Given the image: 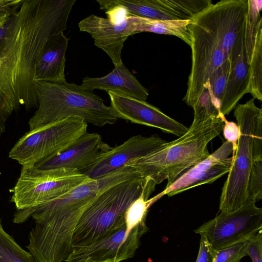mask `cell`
Here are the masks:
<instances>
[{"mask_svg":"<svg viewBox=\"0 0 262 262\" xmlns=\"http://www.w3.org/2000/svg\"><path fill=\"white\" fill-rule=\"evenodd\" d=\"M23 2V0H0V27L8 23Z\"/></svg>","mask_w":262,"mask_h":262,"instance_id":"cell-28","label":"cell"},{"mask_svg":"<svg viewBox=\"0 0 262 262\" xmlns=\"http://www.w3.org/2000/svg\"><path fill=\"white\" fill-rule=\"evenodd\" d=\"M76 0H23L0 41V137L9 117L37 107L36 67L51 36L67 29Z\"/></svg>","mask_w":262,"mask_h":262,"instance_id":"cell-1","label":"cell"},{"mask_svg":"<svg viewBox=\"0 0 262 262\" xmlns=\"http://www.w3.org/2000/svg\"><path fill=\"white\" fill-rule=\"evenodd\" d=\"M0 262H36L33 255L22 249L3 229L0 221Z\"/></svg>","mask_w":262,"mask_h":262,"instance_id":"cell-24","label":"cell"},{"mask_svg":"<svg viewBox=\"0 0 262 262\" xmlns=\"http://www.w3.org/2000/svg\"><path fill=\"white\" fill-rule=\"evenodd\" d=\"M166 142L156 135L132 136L101 155L92 165L80 172L93 180L100 178L119 170L133 160L147 155Z\"/></svg>","mask_w":262,"mask_h":262,"instance_id":"cell-13","label":"cell"},{"mask_svg":"<svg viewBox=\"0 0 262 262\" xmlns=\"http://www.w3.org/2000/svg\"><path fill=\"white\" fill-rule=\"evenodd\" d=\"M8 21L5 25L0 27V41L4 37L6 34L8 26Z\"/></svg>","mask_w":262,"mask_h":262,"instance_id":"cell-32","label":"cell"},{"mask_svg":"<svg viewBox=\"0 0 262 262\" xmlns=\"http://www.w3.org/2000/svg\"><path fill=\"white\" fill-rule=\"evenodd\" d=\"M248 255L252 262H262V230L248 238Z\"/></svg>","mask_w":262,"mask_h":262,"instance_id":"cell-29","label":"cell"},{"mask_svg":"<svg viewBox=\"0 0 262 262\" xmlns=\"http://www.w3.org/2000/svg\"><path fill=\"white\" fill-rule=\"evenodd\" d=\"M233 152L232 144L227 141L212 154L184 172L171 185L151 198L154 204L165 195L172 196L193 187L210 184L228 173L233 160L229 157Z\"/></svg>","mask_w":262,"mask_h":262,"instance_id":"cell-12","label":"cell"},{"mask_svg":"<svg viewBox=\"0 0 262 262\" xmlns=\"http://www.w3.org/2000/svg\"><path fill=\"white\" fill-rule=\"evenodd\" d=\"M80 85L88 91L99 89L143 101H146L149 95L148 90L141 84L123 63L115 66L111 72L103 77L86 76Z\"/></svg>","mask_w":262,"mask_h":262,"instance_id":"cell-19","label":"cell"},{"mask_svg":"<svg viewBox=\"0 0 262 262\" xmlns=\"http://www.w3.org/2000/svg\"><path fill=\"white\" fill-rule=\"evenodd\" d=\"M262 230V209L248 200L241 207L230 212H221L194 230L205 236L217 250L247 239Z\"/></svg>","mask_w":262,"mask_h":262,"instance_id":"cell-10","label":"cell"},{"mask_svg":"<svg viewBox=\"0 0 262 262\" xmlns=\"http://www.w3.org/2000/svg\"><path fill=\"white\" fill-rule=\"evenodd\" d=\"M101 10L117 9L122 18L138 17L159 20H186L173 0H97Z\"/></svg>","mask_w":262,"mask_h":262,"instance_id":"cell-17","label":"cell"},{"mask_svg":"<svg viewBox=\"0 0 262 262\" xmlns=\"http://www.w3.org/2000/svg\"><path fill=\"white\" fill-rule=\"evenodd\" d=\"M68 38L61 32L47 40L38 60L34 80L50 82H66L64 75Z\"/></svg>","mask_w":262,"mask_h":262,"instance_id":"cell-20","label":"cell"},{"mask_svg":"<svg viewBox=\"0 0 262 262\" xmlns=\"http://www.w3.org/2000/svg\"><path fill=\"white\" fill-rule=\"evenodd\" d=\"M133 34L148 32L174 36L189 46L190 35L188 25L190 20H159L129 17Z\"/></svg>","mask_w":262,"mask_h":262,"instance_id":"cell-21","label":"cell"},{"mask_svg":"<svg viewBox=\"0 0 262 262\" xmlns=\"http://www.w3.org/2000/svg\"><path fill=\"white\" fill-rule=\"evenodd\" d=\"M230 70V59L226 60L210 76L206 86L215 104L220 107Z\"/></svg>","mask_w":262,"mask_h":262,"instance_id":"cell-25","label":"cell"},{"mask_svg":"<svg viewBox=\"0 0 262 262\" xmlns=\"http://www.w3.org/2000/svg\"><path fill=\"white\" fill-rule=\"evenodd\" d=\"M249 93L254 99L262 100V29L255 40L252 59L249 64Z\"/></svg>","mask_w":262,"mask_h":262,"instance_id":"cell-23","label":"cell"},{"mask_svg":"<svg viewBox=\"0 0 262 262\" xmlns=\"http://www.w3.org/2000/svg\"><path fill=\"white\" fill-rule=\"evenodd\" d=\"M216 250L214 249L207 238L201 235L200 248L195 262H214Z\"/></svg>","mask_w":262,"mask_h":262,"instance_id":"cell-31","label":"cell"},{"mask_svg":"<svg viewBox=\"0 0 262 262\" xmlns=\"http://www.w3.org/2000/svg\"><path fill=\"white\" fill-rule=\"evenodd\" d=\"M35 85L38 106L28 121L30 130L68 117L80 118L99 127L113 124L118 119L101 97L81 85L43 81H35Z\"/></svg>","mask_w":262,"mask_h":262,"instance_id":"cell-5","label":"cell"},{"mask_svg":"<svg viewBox=\"0 0 262 262\" xmlns=\"http://www.w3.org/2000/svg\"><path fill=\"white\" fill-rule=\"evenodd\" d=\"M248 8L244 28V48L248 63L249 64L253 55L257 35L262 29V19L260 12L262 1L248 0Z\"/></svg>","mask_w":262,"mask_h":262,"instance_id":"cell-22","label":"cell"},{"mask_svg":"<svg viewBox=\"0 0 262 262\" xmlns=\"http://www.w3.org/2000/svg\"><path fill=\"white\" fill-rule=\"evenodd\" d=\"M80 31L88 33L94 44L110 57L114 67L121 64V52L127 38L133 35L129 17L116 23L108 18L91 15L78 24Z\"/></svg>","mask_w":262,"mask_h":262,"instance_id":"cell-15","label":"cell"},{"mask_svg":"<svg viewBox=\"0 0 262 262\" xmlns=\"http://www.w3.org/2000/svg\"><path fill=\"white\" fill-rule=\"evenodd\" d=\"M146 181L147 178L137 174L101 191L79 221L72 248L90 244L125 225V212L140 195Z\"/></svg>","mask_w":262,"mask_h":262,"instance_id":"cell-6","label":"cell"},{"mask_svg":"<svg viewBox=\"0 0 262 262\" xmlns=\"http://www.w3.org/2000/svg\"><path fill=\"white\" fill-rule=\"evenodd\" d=\"M112 147L102 141L99 134L86 132L66 149L34 166L40 169L68 168L80 172Z\"/></svg>","mask_w":262,"mask_h":262,"instance_id":"cell-16","label":"cell"},{"mask_svg":"<svg viewBox=\"0 0 262 262\" xmlns=\"http://www.w3.org/2000/svg\"><path fill=\"white\" fill-rule=\"evenodd\" d=\"M248 0H222L195 15L188 25L191 67L183 100L192 107L212 74L226 60L244 34Z\"/></svg>","mask_w":262,"mask_h":262,"instance_id":"cell-3","label":"cell"},{"mask_svg":"<svg viewBox=\"0 0 262 262\" xmlns=\"http://www.w3.org/2000/svg\"><path fill=\"white\" fill-rule=\"evenodd\" d=\"M93 179L71 168L23 166L11 201L17 210L34 208L59 198Z\"/></svg>","mask_w":262,"mask_h":262,"instance_id":"cell-9","label":"cell"},{"mask_svg":"<svg viewBox=\"0 0 262 262\" xmlns=\"http://www.w3.org/2000/svg\"><path fill=\"white\" fill-rule=\"evenodd\" d=\"M248 238L216 250L214 262H239L242 258L248 255Z\"/></svg>","mask_w":262,"mask_h":262,"instance_id":"cell-27","label":"cell"},{"mask_svg":"<svg viewBox=\"0 0 262 262\" xmlns=\"http://www.w3.org/2000/svg\"><path fill=\"white\" fill-rule=\"evenodd\" d=\"M82 119L68 117L30 130L9 152V157L23 166H33L66 149L87 132Z\"/></svg>","mask_w":262,"mask_h":262,"instance_id":"cell-8","label":"cell"},{"mask_svg":"<svg viewBox=\"0 0 262 262\" xmlns=\"http://www.w3.org/2000/svg\"><path fill=\"white\" fill-rule=\"evenodd\" d=\"M148 230L145 223L127 231L126 225L94 242L74 247L66 262H120L133 257L141 237Z\"/></svg>","mask_w":262,"mask_h":262,"instance_id":"cell-11","label":"cell"},{"mask_svg":"<svg viewBox=\"0 0 262 262\" xmlns=\"http://www.w3.org/2000/svg\"><path fill=\"white\" fill-rule=\"evenodd\" d=\"M248 200L256 202L262 199V158L254 159L247 187Z\"/></svg>","mask_w":262,"mask_h":262,"instance_id":"cell-26","label":"cell"},{"mask_svg":"<svg viewBox=\"0 0 262 262\" xmlns=\"http://www.w3.org/2000/svg\"><path fill=\"white\" fill-rule=\"evenodd\" d=\"M111 106L118 118L132 123L154 127L179 137L188 128L161 112L146 101L107 92Z\"/></svg>","mask_w":262,"mask_h":262,"instance_id":"cell-14","label":"cell"},{"mask_svg":"<svg viewBox=\"0 0 262 262\" xmlns=\"http://www.w3.org/2000/svg\"><path fill=\"white\" fill-rule=\"evenodd\" d=\"M137 174L130 166L84 183L63 195L37 207L17 210L13 222L22 223L32 217L35 227L26 246L36 262L66 261L72 248L73 233L82 215L105 188Z\"/></svg>","mask_w":262,"mask_h":262,"instance_id":"cell-2","label":"cell"},{"mask_svg":"<svg viewBox=\"0 0 262 262\" xmlns=\"http://www.w3.org/2000/svg\"><path fill=\"white\" fill-rule=\"evenodd\" d=\"M234 116L241 135L220 197V210L226 213L238 209L248 201V182L254 160L253 136L258 123L262 121V110L256 106L253 98L236 105Z\"/></svg>","mask_w":262,"mask_h":262,"instance_id":"cell-7","label":"cell"},{"mask_svg":"<svg viewBox=\"0 0 262 262\" xmlns=\"http://www.w3.org/2000/svg\"><path fill=\"white\" fill-rule=\"evenodd\" d=\"M222 131L226 141L232 144V156H234L241 135L240 128L236 123L233 121H229L226 119L224 120Z\"/></svg>","mask_w":262,"mask_h":262,"instance_id":"cell-30","label":"cell"},{"mask_svg":"<svg viewBox=\"0 0 262 262\" xmlns=\"http://www.w3.org/2000/svg\"><path fill=\"white\" fill-rule=\"evenodd\" d=\"M247 93H249V64L244 40L241 39L236 43L230 56L229 75L221 102L222 114L225 116L228 115Z\"/></svg>","mask_w":262,"mask_h":262,"instance_id":"cell-18","label":"cell"},{"mask_svg":"<svg viewBox=\"0 0 262 262\" xmlns=\"http://www.w3.org/2000/svg\"><path fill=\"white\" fill-rule=\"evenodd\" d=\"M225 119L213 118L193 121L184 135L166 142L147 155L130 161L140 177L159 184L167 180L169 186L184 172L209 155L208 143L222 132Z\"/></svg>","mask_w":262,"mask_h":262,"instance_id":"cell-4","label":"cell"}]
</instances>
